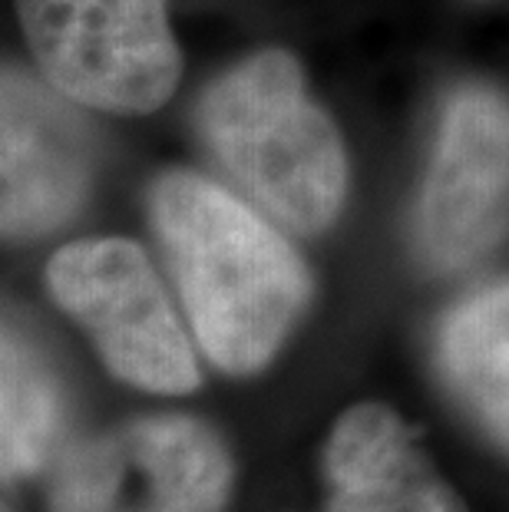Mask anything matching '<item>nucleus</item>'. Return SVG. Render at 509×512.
<instances>
[{
	"label": "nucleus",
	"mask_w": 509,
	"mask_h": 512,
	"mask_svg": "<svg viewBox=\"0 0 509 512\" xmlns=\"http://www.w3.org/2000/svg\"><path fill=\"white\" fill-rule=\"evenodd\" d=\"M40 73L103 113H153L179 83L182 57L166 0H17Z\"/></svg>",
	"instance_id": "39448f33"
},
{
	"label": "nucleus",
	"mask_w": 509,
	"mask_h": 512,
	"mask_svg": "<svg viewBox=\"0 0 509 512\" xmlns=\"http://www.w3.org/2000/svg\"><path fill=\"white\" fill-rule=\"evenodd\" d=\"M67 100V93L34 80L27 70H4L0 219L10 242L57 232L86 202L93 179V136Z\"/></svg>",
	"instance_id": "0eeeda50"
},
{
	"label": "nucleus",
	"mask_w": 509,
	"mask_h": 512,
	"mask_svg": "<svg viewBox=\"0 0 509 512\" xmlns=\"http://www.w3.org/2000/svg\"><path fill=\"white\" fill-rule=\"evenodd\" d=\"M433 361L473 427L509 453V278L473 288L443 314Z\"/></svg>",
	"instance_id": "1a4fd4ad"
},
{
	"label": "nucleus",
	"mask_w": 509,
	"mask_h": 512,
	"mask_svg": "<svg viewBox=\"0 0 509 512\" xmlns=\"http://www.w3.org/2000/svg\"><path fill=\"white\" fill-rule=\"evenodd\" d=\"M149 222L202 354L225 374H258L311 298L288 238L229 189L182 169L153 182Z\"/></svg>",
	"instance_id": "f257e3e1"
},
{
	"label": "nucleus",
	"mask_w": 509,
	"mask_h": 512,
	"mask_svg": "<svg viewBox=\"0 0 509 512\" xmlns=\"http://www.w3.org/2000/svg\"><path fill=\"white\" fill-rule=\"evenodd\" d=\"M509 228V100L467 83L443 106L414 212L417 258L437 275L470 268Z\"/></svg>",
	"instance_id": "423d86ee"
},
{
	"label": "nucleus",
	"mask_w": 509,
	"mask_h": 512,
	"mask_svg": "<svg viewBox=\"0 0 509 512\" xmlns=\"http://www.w3.org/2000/svg\"><path fill=\"white\" fill-rule=\"evenodd\" d=\"M199 129L219 166L275 222L318 235L338 219L348 159L291 53L265 50L219 76L199 103Z\"/></svg>",
	"instance_id": "f03ea898"
},
{
	"label": "nucleus",
	"mask_w": 509,
	"mask_h": 512,
	"mask_svg": "<svg viewBox=\"0 0 509 512\" xmlns=\"http://www.w3.org/2000/svg\"><path fill=\"white\" fill-rule=\"evenodd\" d=\"M47 288L123 384L149 394H192L202 384L189 334L139 245H63L47 265Z\"/></svg>",
	"instance_id": "20e7f679"
},
{
	"label": "nucleus",
	"mask_w": 509,
	"mask_h": 512,
	"mask_svg": "<svg viewBox=\"0 0 509 512\" xmlns=\"http://www.w3.org/2000/svg\"><path fill=\"white\" fill-rule=\"evenodd\" d=\"M67 446L63 380L34 337L14 321L4 324L0 347V470L20 483L57 463Z\"/></svg>",
	"instance_id": "9d476101"
},
{
	"label": "nucleus",
	"mask_w": 509,
	"mask_h": 512,
	"mask_svg": "<svg viewBox=\"0 0 509 512\" xmlns=\"http://www.w3.org/2000/svg\"><path fill=\"white\" fill-rule=\"evenodd\" d=\"M4 512H10V509H4Z\"/></svg>",
	"instance_id": "9b49d317"
},
{
	"label": "nucleus",
	"mask_w": 509,
	"mask_h": 512,
	"mask_svg": "<svg viewBox=\"0 0 509 512\" xmlns=\"http://www.w3.org/2000/svg\"><path fill=\"white\" fill-rule=\"evenodd\" d=\"M324 512H467L460 493L433 466L384 403H354L324 443Z\"/></svg>",
	"instance_id": "6e6552de"
},
{
	"label": "nucleus",
	"mask_w": 509,
	"mask_h": 512,
	"mask_svg": "<svg viewBox=\"0 0 509 512\" xmlns=\"http://www.w3.org/2000/svg\"><path fill=\"white\" fill-rule=\"evenodd\" d=\"M47 473L50 512H225L235 486L222 437L186 413L73 440Z\"/></svg>",
	"instance_id": "7ed1b4c3"
}]
</instances>
